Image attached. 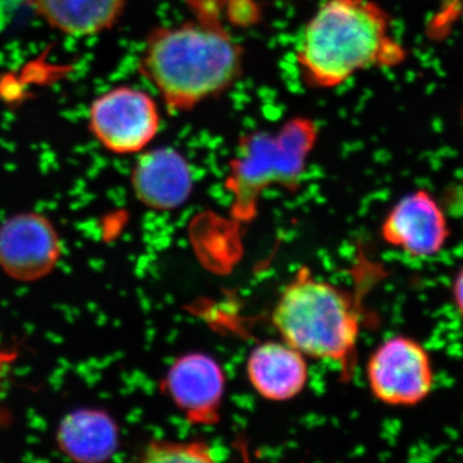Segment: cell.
Instances as JSON below:
<instances>
[{
  "label": "cell",
  "instance_id": "9",
  "mask_svg": "<svg viewBox=\"0 0 463 463\" xmlns=\"http://www.w3.org/2000/svg\"><path fill=\"white\" fill-rule=\"evenodd\" d=\"M381 239L412 258L438 255L450 239L446 213L426 190L405 194L381 224Z\"/></svg>",
  "mask_w": 463,
  "mask_h": 463
},
{
  "label": "cell",
  "instance_id": "7",
  "mask_svg": "<svg viewBox=\"0 0 463 463\" xmlns=\"http://www.w3.org/2000/svg\"><path fill=\"white\" fill-rule=\"evenodd\" d=\"M63 245L56 225L39 213H20L0 224V269L14 281L30 283L50 276Z\"/></svg>",
  "mask_w": 463,
  "mask_h": 463
},
{
  "label": "cell",
  "instance_id": "12",
  "mask_svg": "<svg viewBox=\"0 0 463 463\" xmlns=\"http://www.w3.org/2000/svg\"><path fill=\"white\" fill-rule=\"evenodd\" d=\"M57 446L75 462L109 461L120 444L118 423L108 412L81 408L63 417L57 429Z\"/></svg>",
  "mask_w": 463,
  "mask_h": 463
},
{
  "label": "cell",
  "instance_id": "3",
  "mask_svg": "<svg viewBox=\"0 0 463 463\" xmlns=\"http://www.w3.org/2000/svg\"><path fill=\"white\" fill-rule=\"evenodd\" d=\"M281 339L307 358L354 365L361 335V315L346 289L318 279L301 267L279 295L272 313Z\"/></svg>",
  "mask_w": 463,
  "mask_h": 463
},
{
  "label": "cell",
  "instance_id": "5",
  "mask_svg": "<svg viewBox=\"0 0 463 463\" xmlns=\"http://www.w3.org/2000/svg\"><path fill=\"white\" fill-rule=\"evenodd\" d=\"M371 392L390 407H416L430 397L434 365L428 349L412 337H389L374 349L365 365Z\"/></svg>",
  "mask_w": 463,
  "mask_h": 463
},
{
  "label": "cell",
  "instance_id": "13",
  "mask_svg": "<svg viewBox=\"0 0 463 463\" xmlns=\"http://www.w3.org/2000/svg\"><path fill=\"white\" fill-rule=\"evenodd\" d=\"M128 0H33V8L52 27L65 35H99L123 16Z\"/></svg>",
  "mask_w": 463,
  "mask_h": 463
},
{
  "label": "cell",
  "instance_id": "6",
  "mask_svg": "<svg viewBox=\"0 0 463 463\" xmlns=\"http://www.w3.org/2000/svg\"><path fill=\"white\" fill-rule=\"evenodd\" d=\"M88 125L94 138L111 154H138L156 138L160 109L146 91L121 85L91 102Z\"/></svg>",
  "mask_w": 463,
  "mask_h": 463
},
{
  "label": "cell",
  "instance_id": "4",
  "mask_svg": "<svg viewBox=\"0 0 463 463\" xmlns=\"http://www.w3.org/2000/svg\"><path fill=\"white\" fill-rule=\"evenodd\" d=\"M318 134L312 118H294L273 132L249 133L240 139L224 183L237 224L254 221L265 191L298 190Z\"/></svg>",
  "mask_w": 463,
  "mask_h": 463
},
{
  "label": "cell",
  "instance_id": "16",
  "mask_svg": "<svg viewBox=\"0 0 463 463\" xmlns=\"http://www.w3.org/2000/svg\"><path fill=\"white\" fill-rule=\"evenodd\" d=\"M18 353L14 349H0V379L9 364L16 362Z\"/></svg>",
  "mask_w": 463,
  "mask_h": 463
},
{
  "label": "cell",
  "instance_id": "11",
  "mask_svg": "<svg viewBox=\"0 0 463 463\" xmlns=\"http://www.w3.org/2000/svg\"><path fill=\"white\" fill-rule=\"evenodd\" d=\"M246 374L252 389L269 402H288L309 381L307 356L285 341H267L251 350Z\"/></svg>",
  "mask_w": 463,
  "mask_h": 463
},
{
  "label": "cell",
  "instance_id": "15",
  "mask_svg": "<svg viewBox=\"0 0 463 463\" xmlns=\"http://www.w3.org/2000/svg\"><path fill=\"white\" fill-rule=\"evenodd\" d=\"M452 298L457 312H458V315L463 319V265L459 268L458 272H457L455 279H453Z\"/></svg>",
  "mask_w": 463,
  "mask_h": 463
},
{
  "label": "cell",
  "instance_id": "14",
  "mask_svg": "<svg viewBox=\"0 0 463 463\" xmlns=\"http://www.w3.org/2000/svg\"><path fill=\"white\" fill-rule=\"evenodd\" d=\"M145 462H214L213 448L203 440H152L142 452Z\"/></svg>",
  "mask_w": 463,
  "mask_h": 463
},
{
  "label": "cell",
  "instance_id": "1",
  "mask_svg": "<svg viewBox=\"0 0 463 463\" xmlns=\"http://www.w3.org/2000/svg\"><path fill=\"white\" fill-rule=\"evenodd\" d=\"M139 71L172 112L191 111L230 90L242 74V50L210 16L149 33Z\"/></svg>",
  "mask_w": 463,
  "mask_h": 463
},
{
  "label": "cell",
  "instance_id": "8",
  "mask_svg": "<svg viewBox=\"0 0 463 463\" xmlns=\"http://www.w3.org/2000/svg\"><path fill=\"white\" fill-rule=\"evenodd\" d=\"M161 390L192 425L221 421L227 376L213 356L200 352L179 356L161 381Z\"/></svg>",
  "mask_w": 463,
  "mask_h": 463
},
{
  "label": "cell",
  "instance_id": "10",
  "mask_svg": "<svg viewBox=\"0 0 463 463\" xmlns=\"http://www.w3.org/2000/svg\"><path fill=\"white\" fill-rule=\"evenodd\" d=\"M134 196L156 212L179 209L194 191V173L181 152L158 147L145 152L137 160L130 175Z\"/></svg>",
  "mask_w": 463,
  "mask_h": 463
},
{
  "label": "cell",
  "instance_id": "2",
  "mask_svg": "<svg viewBox=\"0 0 463 463\" xmlns=\"http://www.w3.org/2000/svg\"><path fill=\"white\" fill-rule=\"evenodd\" d=\"M307 85L331 90L373 67L399 65L404 48L373 0H327L304 27L297 51Z\"/></svg>",
  "mask_w": 463,
  "mask_h": 463
}]
</instances>
